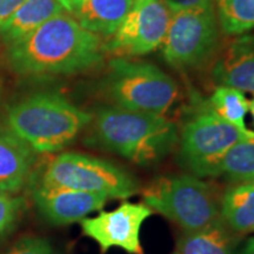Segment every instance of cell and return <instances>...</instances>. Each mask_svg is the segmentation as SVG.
Listing matches in <instances>:
<instances>
[{"label": "cell", "mask_w": 254, "mask_h": 254, "mask_svg": "<svg viewBox=\"0 0 254 254\" xmlns=\"http://www.w3.org/2000/svg\"><path fill=\"white\" fill-rule=\"evenodd\" d=\"M104 51L99 36L63 12L9 45L7 60L14 72L27 77L73 74L100 64Z\"/></svg>", "instance_id": "1"}, {"label": "cell", "mask_w": 254, "mask_h": 254, "mask_svg": "<svg viewBox=\"0 0 254 254\" xmlns=\"http://www.w3.org/2000/svg\"><path fill=\"white\" fill-rule=\"evenodd\" d=\"M177 141L176 125L159 114L110 106L92 123L90 142L138 165L160 161Z\"/></svg>", "instance_id": "2"}, {"label": "cell", "mask_w": 254, "mask_h": 254, "mask_svg": "<svg viewBox=\"0 0 254 254\" xmlns=\"http://www.w3.org/2000/svg\"><path fill=\"white\" fill-rule=\"evenodd\" d=\"M92 119L63 95L44 92L11 105L4 124L36 153H50L71 144Z\"/></svg>", "instance_id": "3"}, {"label": "cell", "mask_w": 254, "mask_h": 254, "mask_svg": "<svg viewBox=\"0 0 254 254\" xmlns=\"http://www.w3.org/2000/svg\"><path fill=\"white\" fill-rule=\"evenodd\" d=\"M145 205L177 224L196 231L220 218V201L208 183L190 174L158 177L144 189Z\"/></svg>", "instance_id": "4"}, {"label": "cell", "mask_w": 254, "mask_h": 254, "mask_svg": "<svg viewBox=\"0 0 254 254\" xmlns=\"http://www.w3.org/2000/svg\"><path fill=\"white\" fill-rule=\"evenodd\" d=\"M107 95L122 109L164 116L178 97L176 81L150 63L116 58L110 63Z\"/></svg>", "instance_id": "5"}, {"label": "cell", "mask_w": 254, "mask_h": 254, "mask_svg": "<svg viewBox=\"0 0 254 254\" xmlns=\"http://www.w3.org/2000/svg\"><path fill=\"white\" fill-rule=\"evenodd\" d=\"M254 132L241 131L218 116L207 103L200 104L184 124L180 135V160L198 178L219 177L227 151Z\"/></svg>", "instance_id": "6"}, {"label": "cell", "mask_w": 254, "mask_h": 254, "mask_svg": "<svg viewBox=\"0 0 254 254\" xmlns=\"http://www.w3.org/2000/svg\"><path fill=\"white\" fill-rule=\"evenodd\" d=\"M39 184L88 193L110 199H128L140 190L138 180L110 161L81 153L66 152L47 165Z\"/></svg>", "instance_id": "7"}, {"label": "cell", "mask_w": 254, "mask_h": 254, "mask_svg": "<svg viewBox=\"0 0 254 254\" xmlns=\"http://www.w3.org/2000/svg\"><path fill=\"white\" fill-rule=\"evenodd\" d=\"M218 41V18L211 5L173 12L161 45L164 58L170 65L190 68L211 58Z\"/></svg>", "instance_id": "8"}, {"label": "cell", "mask_w": 254, "mask_h": 254, "mask_svg": "<svg viewBox=\"0 0 254 254\" xmlns=\"http://www.w3.org/2000/svg\"><path fill=\"white\" fill-rule=\"evenodd\" d=\"M172 12L163 0H135L123 23L105 44L118 58L144 56L163 44Z\"/></svg>", "instance_id": "9"}, {"label": "cell", "mask_w": 254, "mask_h": 254, "mask_svg": "<svg viewBox=\"0 0 254 254\" xmlns=\"http://www.w3.org/2000/svg\"><path fill=\"white\" fill-rule=\"evenodd\" d=\"M152 213L153 211L145 204L126 201L113 211H104L97 217L82 219L80 225L84 236L94 240L101 253L117 247L128 254H144L140 230Z\"/></svg>", "instance_id": "10"}, {"label": "cell", "mask_w": 254, "mask_h": 254, "mask_svg": "<svg viewBox=\"0 0 254 254\" xmlns=\"http://www.w3.org/2000/svg\"><path fill=\"white\" fill-rule=\"evenodd\" d=\"M41 217L56 226L81 221L88 214L100 211L110 198L100 193H88L38 183L32 193Z\"/></svg>", "instance_id": "11"}, {"label": "cell", "mask_w": 254, "mask_h": 254, "mask_svg": "<svg viewBox=\"0 0 254 254\" xmlns=\"http://www.w3.org/2000/svg\"><path fill=\"white\" fill-rule=\"evenodd\" d=\"M37 153L5 124L0 125V190L17 194L24 189Z\"/></svg>", "instance_id": "12"}, {"label": "cell", "mask_w": 254, "mask_h": 254, "mask_svg": "<svg viewBox=\"0 0 254 254\" xmlns=\"http://www.w3.org/2000/svg\"><path fill=\"white\" fill-rule=\"evenodd\" d=\"M219 86H228L254 94V36L234 39L213 68Z\"/></svg>", "instance_id": "13"}, {"label": "cell", "mask_w": 254, "mask_h": 254, "mask_svg": "<svg viewBox=\"0 0 254 254\" xmlns=\"http://www.w3.org/2000/svg\"><path fill=\"white\" fill-rule=\"evenodd\" d=\"M63 12L66 11L58 0H25L0 28V38L7 46L12 45Z\"/></svg>", "instance_id": "14"}, {"label": "cell", "mask_w": 254, "mask_h": 254, "mask_svg": "<svg viewBox=\"0 0 254 254\" xmlns=\"http://www.w3.org/2000/svg\"><path fill=\"white\" fill-rule=\"evenodd\" d=\"M134 0H84L74 17L85 30L111 37L118 30Z\"/></svg>", "instance_id": "15"}, {"label": "cell", "mask_w": 254, "mask_h": 254, "mask_svg": "<svg viewBox=\"0 0 254 254\" xmlns=\"http://www.w3.org/2000/svg\"><path fill=\"white\" fill-rule=\"evenodd\" d=\"M221 218L196 231L184 232L178 239L179 254H234L233 234Z\"/></svg>", "instance_id": "16"}, {"label": "cell", "mask_w": 254, "mask_h": 254, "mask_svg": "<svg viewBox=\"0 0 254 254\" xmlns=\"http://www.w3.org/2000/svg\"><path fill=\"white\" fill-rule=\"evenodd\" d=\"M220 218L234 233L254 232V182L233 184L225 190Z\"/></svg>", "instance_id": "17"}, {"label": "cell", "mask_w": 254, "mask_h": 254, "mask_svg": "<svg viewBox=\"0 0 254 254\" xmlns=\"http://www.w3.org/2000/svg\"><path fill=\"white\" fill-rule=\"evenodd\" d=\"M219 176H225L232 184L254 182V138L232 146L222 158Z\"/></svg>", "instance_id": "18"}, {"label": "cell", "mask_w": 254, "mask_h": 254, "mask_svg": "<svg viewBox=\"0 0 254 254\" xmlns=\"http://www.w3.org/2000/svg\"><path fill=\"white\" fill-rule=\"evenodd\" d=\"M208 104L220 118L241 131H251L245 124V117L250 111V100L243 91L228 86H218L209 98Z\"/></svg>", "instance_id": "19"}, {"label": "cell", "mask_w": 254, "mask_h": 254, "mask_svg": "<svg viewBox=\"0 0 254 254\" xmlns=\"http://www.w3.org/2000/svg\"><path fill=\"white\" fill-rule=\"evenodd\" d=\"M217 18L226 34L245 33L254 27V0H217Z\"/></svg>", "instance_id": "20"}, {"label": "cell", "mask_w": 254, "mask_h": 254, "mask_svg": "<svg viewBox=\"0 0 254 254\" xmlns=\"http://www.w3.org/2000/svg\"><path fill=\"white\" fill-rule=\"evenodd\" d=\"M24 207L23 198L0 190V237L5 236L15 226Z\"/></svg>", "instance_id": "21"}, {"label": "cell", "mask_w": 254, "mask_h": 254, "mask_svg": "<svg viewBox=\"0 0 254 254\" xmlns=\"http://www.w3.org/2000/svg\"><path fill=\"white\" fill-rule=\"evenodd\" d=\"M1 254H56L50 241L40 237H24Z\"/></svg>", "instance_id": "22"}, {"label": "cell", "mask_w": 254, "mask_h": 254, "mask_svg": "<svg viewBox=\"0 0 254 254\" xmlns=\"http://www.w3.org/2000/svg\"><path fill=\"white\" fill-rule=\"evenodd\" d=\"M171 12L184 11V9H192L199 7H207L213 5L214 0H163Z\"/></svg>", "instance_id": "23"}, {"label": "cell", "mask_w": 254, "mask_h": 254, "mask_svg": "<svg viewBox=\"0 0 254 254\" xmlns=\"http://www.w3.org/2000/svg\"><path fill=\"white\" fill-rule=\"evenodd\" d=\"M25 0H0V28L13 15Z\"/></svg>", "instance_id": "24"}, {"label": "cell", "mask_w": 254, "mask_h": 254, "mask_svg": "<svg viewBox=\"0 0 254 254\" xmlns=\"http://www.w3.org/2000/svg\"><path fill=\"white\" fill-rule=\"evenodd\" d=\"M58 1L62 4V6L68 13H72L73 15L75 14V12L78 11V8L80 7L81 2L84 0H58Z\"/></svg>", "instance_id": "25"}, {"label": "cell", "mask_w": 254, "mask_h": 254, "mask_svg": "<svg viewBox=\"0 0 254 254\" xmlns=\"http://www.w3.org/2000/svg\"><path fill=\"white\" fill-rule=\"evenodd\" d=\"M234 254H254V238H251L245 243L241 249L238 252H234Z\"/></svg>", "instance_id": "26"}, {"label": "cell", "mask_w": 254, "mask_h": 254, "mask_svg": "<svg viewBox=\"0 0 254 254\" xmlns=\"http://www.w3.org/2000/svg\"><path fill=\"white\" fill-rule=\"evenodd\" d=\"M250 111H251V114H252L253 124H254V98L250 101Z\"/></svg>", "instance_id": "27"}, {"label": "cell", "mask_w": 254, "mask_h": 254, "mask_svg": "<svg viewBox=\"0 0 254 254\" xmlns=\"http://www.w3.org/2000/svg\"><path fill=\"white\" fill-rule=\"evenodd\" d=\"M173 254H179V253H177V252H176V253H173Z\"/></svg>", "instance_id": "28"}, {"label": "cell", "mask_w": 254, "mask_h": 254, "mask_svg": "<svg viewBox=\"0 0 254 254\" xmlns=\"http://www.w3.org/2000/svg\"><path fill=\"white\" fill-rule=\"evenodd\" d=\"M134 1H135V0H134Z\"/></svg>", "instance_id": "29"}]
</instances>
